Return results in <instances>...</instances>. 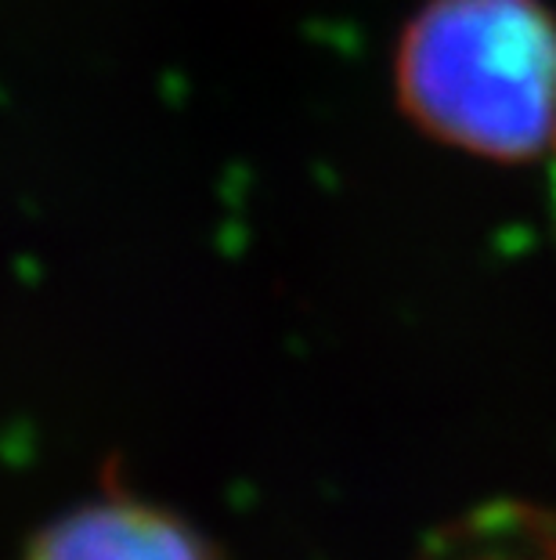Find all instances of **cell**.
Returning a JSON list of instances; mask_svg holds the SVG:
<instances>
[{
  "label": "cell",
  "instance_id": "6da1fadb",
  "mask_svg": "<svg viewBox=\"0 0 556 560\" xmlns=\"http://www.w3.org/2000/svg\"><path fill=\"white\" fill-rule=\"evenodd\" d=\"M405 113L484 160L556 138V22L539 0H430L398 51Z\"/></svg>",
  "mask_w": 556,
  "mask_h": 560
},
{
  "label": "cell",
  "instance_id": "7a4b0ae2",
  "mask_svg": "<svg viewBox=\"0 0 556 560\" xmlns=\"http://www.w3.org/2000/svg\"><path fill=\"white\" fill-rule=\"evenodd\" d=\"M26 560H221L192 524L127 492H109L33 535Z\"/></svg>",
  "mask_w": 556,
  "mask_h": 560
},
{
  "label": "cell",
  "instance_id": "3957f363",
  "mask_svg": "<svg viewBox=\"0 0 556 560\" xmlns=\"http://www.w3.org/2000/svg\"><path fill=\"white\" fill-rule=\"evenodd\" d=\"M419 560H556V514L492 506L445 528Z\"/></svg>",
  "mask_w": 556,
  "mask_h": 560
}]
</instances>
